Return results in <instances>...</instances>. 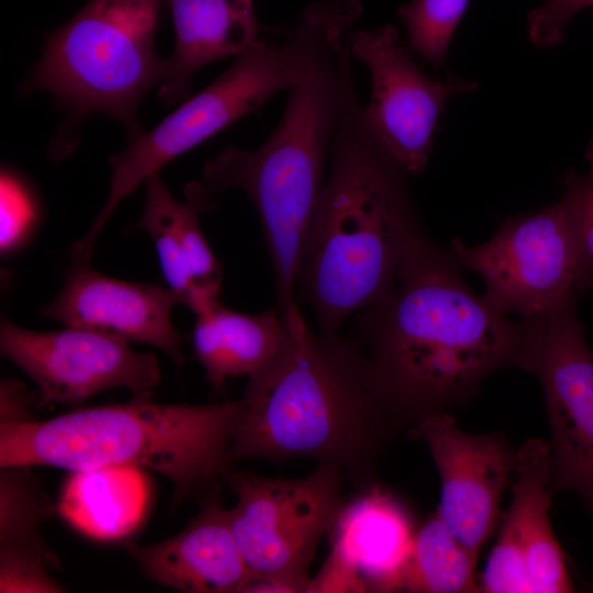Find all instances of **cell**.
I'll use <instances>...</instances> for the list:
<instances>
[{
    "instance_id": "1",
    "label": "cell",
    "mask_w": 593,
    "mask_h": 593,
    "mask_svg": "<svg viewBox=\"0 0 593 593\" xmlns=\"http://www.w3.org/2000/svg\"><path fill=\"white\" fill-rule=\"evenodd\" d=\"M462 270L449 247L427 235L388 293L353 316L347 335L396 433L467 405L495 371H536L545 317L497 311Z\"/></svg>"
},
{
    "instance_id": "2",
    "label": "cell",
    "mask_w": 593,
    "mask_h": 593,
    "mask_svg": "<svg viewBox=\"0 0 593 593\" xmlns=\"http://www.w3.org/2000/svg\"><path fill=\"white\" fill-rule=\"evenodd\" d=\"M356 18L335 0L310 4L289 33L303 68L277 127L257 149L225 147L203 167L202 182L210 193L239 189L255 205L282 312L296 304L325 166L355 90L349 38Z\"/></svg>"
},
{
    "instance_id": "3",
    "label": "cell",
    "mask_w": 593,
    "mask_h": 593,
    "mask_svg": "<svg viewBox=\"0 0 593 593\" xmlns=\"http://www.w3.org/2000/svg\"><path fill=\"white\" fill-rule=\"evenodd\" d=\"M329 172L309 230L296 290L317 332L342 334L392 288L427 236L406 182L363 115L356 89L337 125Z\"/></svg>"
},
{
    "instance_id": "4",
    "label": "cell",
    "mask_w": 593,
    "mask_h": 593,
    "mask_svg": "<svg viewBox=\"0 0 593 593\" xmlns=\"http://www.w3.org/2000/svg\"><path fill=\"white\" fill-rule=\"evenodd\" d=\"M283 314V348L247 378L230 461L315 460L368 490L379 483L380 459L398 433L369 385L360 353L347 334L313 331L298 304Z\"/></svg>"
},
{
    "instance_id": "5",
    "label": "cell",
    "mask_w": 593,
    "mask_h": 593,
    "mask_svg": "<svg viewBox=\"0 0 593 593\" xmlns=\"http://www.w3.org/2000/svg\"><path fill=\"white\" fill-rule=\"evenodd\" d=\"M85 407L45 421L0 423V466H45L71 472L149 469L174 485V502L232 468L230 448L243 400L161 404L149 394Z\"/></svg>"
},
{
    "instance_id": "6",
    "label": "cell",
    "mask_w": 593,
    "mask_h": 593,
    "mask_svg": "<svg viewBox=\"0 0 593 593\" xmlns=\"http://www.w3.org/2000/svg\"><path fill=\"white\" fill-rule=\"evenodd\" d=\"M163 0H89L53 32L27 82L47 91L77 119L99 112L124 125L130 139L143 130L137 108L163 80L166 58L155 48Z\"/></svg>"
},
{
    "instance_id": "7",
    "label": "cell",
    "mask_w": 593,
    "mask_h": 593,
    "mask_svg": "<svg viewBox=\"0 0 593 593\" xmlns=\"http://www.w3.org/2000/svg\"><path fill=\"white\" fill-rule=\"evenodd\" d=\"M302 68L288 34L282 43L260 37L205 89L184 100L155 127L130 139L125 149L109 158V195L89 232L74 245L72 258L90 261L96 240L115 208L147 177L256 111L277 92L290 89L301 78Z\"/></svg>"
},
{
    "instance_id": "8",
    "label": "cell",
    "mask_w": 593,
    "mask_h": 593,
    "mask_svg": "<svg viewBox=\"0 0 593 593\" xmlns=\"http://www.w3.org/2000/svg\"><path fill=\"white\" fill-rule=\"evenodd\" d=\"M224 478L236 495L230 525L254 577L245 592H307L317 547L345 505L342 469L317 463L304 478L282 479L231 468Z\"/></svg>"
},
{
    "instance_id": "9",
    "label": "cell",
    "mask_w": 593,
    "mask_h": 593,
    "mask_svg": "<svg viewBox=\"0 0 593 593\" xmlns=\"http://www.w3.org/2000/svg\"><path fill=\"white\" fill-rule=\"evenodd\" d=\"M448 247L463 270L480 276L494 309L521 318L578 304L593 282L561 200L508 216L479 245L455 237Z\"/></svg>"
},
{
    "instance_id": "10",
    "label": "cell",
    "mask_w": 593,
    "mask_h": 593,
    "mask_svg": "<svg viewBox=\"0 0 593 593\" xmlns=\"http://www.w3.org/2000/svg\"><path fill=\"white\" fill-rule=\"evenodd\" d=\"M0 350L35 382L37 406L80 403L112 388L149 394L161 379L153 354L90 328L36 332L3 318Z\"/></svg>"
},
{
    "instance_id": "11",
    "label": "cell",
    "mask_w": 593,
    "mask_h": 593,
    "mask_svg": "<svg viewBox=\"0 0 593 593\" xmlns=\"http://www.w3.org/2000/svg\"><path fill=\"white\" fill-rule=\"evenodd\" d=\"M351 56L363 63L371 76L370 102L363 115L394 161L407 174L424 171L434 133L446 101L474 91L478 83L458 77L447 81L428 78L402 45L396 26L351 31Z\"/></svg>"
},
{
    "instance_id": "12",
    "label": "cell",
    "mask_w": 593,
    "mask_h": 593,
    "mask_svg": "<svg viewBox=\"0 0 593 593\" xmlns=\"http://www.w3.org/2000/svg\"><path fill=\"white\" fill-rule=\"evenodd\" d=\"M535 373L549 423L551 490L574 492L593 515V351L577 304L545 316Z\"/></svg>"
},
{
    "instance_id": "13",
    "label": "cell",
    "mask_w": 593,
    "mask_h": 593,
    "mask_svg": "<svg viewBox=\"0 0 593 593\" xmlns=\"http://www.w3.org/2000/svg\"><path fill=\"white\" fill-rule=\"evenodd\" d=\"M512 494L479 592H574L566 553L549 517L553 492L547 440L530 438L516 449Z\"/></svg>"
},
{
    "instance_id": "14",
    "label": "cell",
    "mask_w": 593,
    "mask_h": 593,
    "mask_svg": "<svg viewBox=\"0 0 593 593\" xmlns=\"http://www.w3.org/2000/svg\"><path fill=\"white\" fill-rule=\"evenodd\" d=\"M425 444L439 474L436 512L477 557L496 528L516 450L503 434L463 432L450 412L430 416L406 434Z\"/></svg>"
},
{
    "instance_id": "15",
    "label": "cell",
    "mask_w": 593,
    "mask_h": 593,
    "mask_svg": "<svg viewBox=\"0 0 593 593\" xmlns=\"http://www.w3.org/2000/svg\"><path fill=\"white\" fill-rule=\"evenodd\" d=\"M333 548L307 592H399L416 528L409 510L378 484L344 505Z\"/></svg>"
},
{
    "instance_id": "16",
    "label": "cell",
    "mask_w": 593,
    "mask_h": 593,
    "mask_svg": "<svg viewBox=\"0 0 593 593\" xmlns=\"http://www.w3.org/2000/svg\"><path fill=\"white\" fill-rule=\"evenodd\" d=\"M178 303L169 288L109 277L88 261H74L63 288L42 313L66 326L154 346L182 366L181 337L171 321Z\"/></svg>"
},
{
    "instance_id": "17",
    "label": "cell",
    "mask_w": 593,
    "mask_h": 593,
    "mask_svg": "<svg viewBox=\"0 0 593 593\" xmlns=\"http://www.w3.org/2000/svg\"><path fill=\"white\" fill-rule=\"evenodd\" d=\"M145 205L137 230L155 244L161 273L179 303L195 315L220 304L222 265L214 256L200 225V215L215 208L202 181H192L178 201L160 172L146 178Z\"/></svg>"
},
{
    "instance_id": "18",
    "label": "cell",
    "mask_w": 593,
    "mask_h": 593,
    "mask_svg": "<svg viewBox=\"0 0 593 593\" xmlns=\"http://www.w3.org/2000/svg\"><path fill=\"white\" fill-rule=\"evenodd\" d=\"M124 549L154 581L187 593H236L254 582L236 539L227 508L208 497L176 535L152 545Z\"/></svg>"
},
{
    "instance_id": "19",
    "label": "cell",
    "mask_w": 593,
    "mask_h": 593,
    "mask_svg": "<svg viewBox=\"0 0 593 593\" xmlns=\"http://www.w3.org/2000/svg\"><path fill=\"white\" fill-rule=\"evenodd\" d=\"M175 26V49L166 58L159 98L166 104L189 98L194 75L205 65L237 57L260 38L254 3L244 0H166Z\"/></svg>"
},
{
    "instance_id": "20",
    "label": "cell",
    "mask_w": 593,
    "mask_h": 593,
    "mask_svg": "<svg viewBox=\"0 0 593 593\" xmlns=\"http://www.w3.org/2000/svg\"><path fill=\"white\" fill-rule=\"evenodd\" d=\"M52 507L30 467H1L0 592L58 593L64 588L51 575L57 566L38 533Z\"/></svg>"
},
{
    "instance_id": "21",
    "label": "cell",
    "mask_w": 593,
    "mask_h": 593,
    "mask_svg": "<svg viewBox=\"0 0 593 593\" xmlns=\"http://www.w3.org/2000/svg\"><path fill=\"white\" fill-rule=\"evenodd\" d=\"M287 334L286 316L277 306L250 315L220 303L197 315L192 344L208 382L222 390L230 378H249L270 365Z\"/></svg>"
},
{
    "instance_id": "22",
    "label": "cell",
    "mask_w": 593,
    "mask_h": 593,
    "mask_svg": "<svg viewBox=\"0 0 593 593\" xmlns=\"http://www.w3.org/2000/svg\"><path fill=\"white\" fill-rule=\"evenodd\" d=\"M146 499L139 469L102 468L72 472L58 511L74 526L97 538H118L138 523Z\"/></svg>"
},
{
    "instance_id": "23",
    "label": "cell",
    "mask_w": 593,
    "mask_h": 593,
    "mask_svg": "<svg viewBox=\"0 0 593 593\" xmlns=\"http://www.w3.org/2000/svg\"><path fill=\"white\" fill-rule=\"evenodd\" d=\"M478 557L465 546L437 512L416 528L399 592L475 593Z\"/></svg>"
},
{
    "instance_id": "24",
    "label": "cell",
    "mask_w": 593,
    "mask_h": 593,
    "mask_svg": "<svg viewBox=\"0 0 593 593\" xmlns=\"http://www.w3.org/2000/svg\"><path fill=\"white\" fill-rule=\"evenodd\" d=\"M470 0H411L399 9L411 48L434 67L445 65Z\"/></svg>"
},
{
    "instance_id": "25",
    "label": "cell",
    "mask_w": 593,
    "mask_h": 593,
    "mask_svg": "<svg viewBox=\"0 0 593 593\" xmlns=\"http://www.w3.org/2000/svg\"><path fill=\"white\" fill-rule=\"evenodd\" d=\"M585 160L584 172L569 168L562 174L560 200L581 255L593 270V138L586 146Z\"/></svg>"
},
{
    "instance_id": "26",
    "label": "cell",
    "mask_w": 593,
    "mask_h": 593,
    "mask_svg": "<svg viewBox=\"0 0 593 593\" xmlns=\"http://www.w3.org/2000/svg\"><path fill=\"white\" fill-rule=\"evenodd\" d=\"M586 7H593V0H545L527 15L529 41L540 48L558 46L568 22Z\"/></svg>"
},
{
    "instance_id": "27",
    "label": "cell",
    "mask_w": 593,
    "mask_h": 593,
    "mask_svg": "<svg viewBox=\"0 0 593 593\" xmlns=\"http://www.w3.org/2000/svg\"><path fill=\"white\" fill-rule=\"evenodd\" d=\"M1 191V251L2 255L20 247L32 228L34 213L30 198L2 175Z\"/></svg>"
},
{
    "instance_id": "28",
    "label": "cell",
    "mask_w": 593,
    "mask_h": 593,
    "mask_svg": "<svg viewBox=\"0 0 593 593\" xmlns=\"http://www.w3.org/2000/svg\"><path fill=\"white\" fill-rule=\"evenodd\" d=\"M0 423L21 422L31 418L30 407L34 398L26 388L15 380H4L1 382L0 391Z\"/></svg>"
},
{
    "instance_id": "29",
    "label": "cell",
    "mask_w": 593,
    "mask_h": 593,
    "mask_svg": "<svg viewBox=\"0 0 593 593\" xmlns=\"http://www.w3.org/2000/svg\"><path fill=\"white\" fill-rule=\"evenodd\" d=\"M351 13L359 15L361 12V3L359 0H335Z\"/></svg>"
},
{
    "instance_id": "30",
    "label": "cell",
    "mask_w": 593,
    "mask_h": 593,
    "mask_svg": "<svg viewBox=\"0 0 593 593\" xmlns=\"http://www.w3.org/2000/svg\"><path fill=\"white\" fill-rule=\"evenodd\" d=\"M244 1H246V2H251V3H253V0H244Z\"/></svg>"
}]
</instances>
